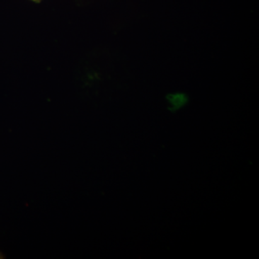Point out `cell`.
Returning a JSON list of instances; mask_svg holds the SVG:
<instances>
[{"mask_svg": "<svg viewBox=\"0 0 259 259\" xmlns=\"http://www.w3.org/2000/svg\"><path fill=\"white\" fill-rule=\"evenodd\" d=\"M0 258H3V255L0 253Z\"/></svg>", "mask_w": 259, "mask_h": 259, "instance_id": "6da1fadb", "label": "cell"}, {"mask_svg": "<svg viewBox=\"0 0 259 259\" xmlns=\"http://www.w3.org/2000/svg\"><path fill=\"white\" fill-rule=\"evenodd\" d=\"M33 1H40V0H33Z\"/></svg>", "mask_w": 259, "mask_h": 259, "instance_id": "7a4b0ae2", "label": "cell"}]
</instances>
